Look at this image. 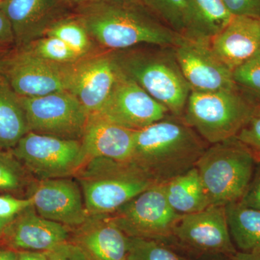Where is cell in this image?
I'll return each instance as SVG.
<instances>
[{
  "mask_svg": "<svg viewBox=\"0 0 260 260\" xmlns=\"http://www.w3.org/2000/svg\"><path fill=\"white\" fill-rule=\"evenodd\" d=\"M28 173L11 150L0 148V190L18 192L29 187Z\"/></svg>",
  "mask_w": 260,
  "mask_h": 260,
  "instance_id": "f1b7e54d",
  "label": "cell"
},
{
  "mask_svg": "<svg viewBox=\"0 0 260 260\" xmlns=\"http://www.w3.org/2000/svg\"><path fill=\"white\" fill-rule=\"evenodd\" d=\"M230 260H260V255L237 251L230 257Z\"/></svg>",
  "mask_w": 260,
  "mask_h": 260,
  "instance_id": "f35d334b",
  "label": "cell"
},
{
  "mask_svg": "<svg viewBox=\"0 0 260 260\" xmlns=\"http://www.w3.org/2000/svg\"><path fill=\"white\" fill-rule=\"evenodd\" d=\"M0 260H18V251L11 248H0Z\"/></svg>",
  "mask_w": 260,
  "mask_h": 260,
  "instance_id": "74e56055",
  "label": "cell"
},
{
  "mask_svg": "<svg viewBox=\"0 0 260 260\" xmlns=\"http://www.w3.org/2000/svg\"><path fill=\"white\" fill-rule=\"evenodd\" d=\"M255 155L239 140L210 145L195 164L210 205L227 206L245 194L255 170Z\"/></svg>",
  "mask_w": 260,
  "mask_h": 260,
  "instance_id": "5b68a950",
  "label": "cell"
},
{
  "mask_svg": "<svg viewBox=\"0 0 260 260\" xmlns=\"http://www.w3.org/2000/svg\"><path fill=\"white\" fill-rule=\"evenodd\" d=\"M236 138L247 147L256 158H260V107L239 131Z\"/></svg>",
  "mask_w": 260,
  "mask_h": 260,
  "instance_id": "4dcf8cb0",
  "label": "cell"
},
{
  "mask_svg": "<svg viewBox=\"0 0 260 260\" xmlns=\"http://www.w3.org/2000/svg\"><path fill=\"white\" fill-rule=\"evenodd\" d=\"M259 107L238 89L191 91L182 119L212 145L236 138Z\"/></svg>",
  "mask_w": 260,
  "mask_h": 260,
  "instance_id": "8992f818",
  "label": "cell"
},
{
  "mask_svg": "<svg viewBox=\"0 0 260 260\" xmlns=\"http://www.w3.org/2000/svg\"><path fill=\"white\" fill-rule=\"evenodd\" d=\"M47 260H89L83 251L70 241L47 251Z\"/></svg>",
  "mask_w": 260,
  "mask_h": 260,
  "instance_id": "d6a6232c",
  "label": "cell"
},
{
  "mask_svg": "<svg viewBox=\"0 0 260 260\" xmlns=\"http://www.w3.org/2000/svg\"><path fill=\"white\" fill-rule=\"evenodd\" d=\"M109 215L128 237L167 243L182 216L168 203L164 184L148 188Z\"/></svg>",
  "mask_w": 260,
  "mask_h": 260,
  "instance_id": "9c48e42d",
  "label": "cell"
},
{
  "mask_svg": "<svg viewBox=\"0 0 260 260\" xmlns=\"http://www.w3.org/2000/svg\"><path fill=\"white\" fill-rule=\"evenodd\" d=\"M28 132L20 96L0 77V148L12 150Z\"/></svg>",
  "mask_w": 260,
  "mask_h": 260,
  "instance_id": "603a6c76",
  "label": "cell"
},
{
  "mask_svg": "<svg viewBox=\"0 0 260 260\" xmlns=\"http://www.w3.org/2000/svg\"><path fill=\"white\" fill-rule=\"evenodd\" d=\"M75 64L46 60L28 49L20 47L0 58V77L18 96H42L69 91Z\"/></svg>",
  "mask_w": 260,
  "mask_h": 260,
  "instance_id": "52a82bcc",
  "label": "cell"
},
{
  "mask_svg": "<svg viewBox=\"0 0 260 260\" xmlns=\"http://www.w3.org/2000/svg\"><path fill=\"white\" fill-rule=\"evenodd\" d=\"M238 90L260 107V51L233 70Z\"/></svg>",
  "mask_w": 260,
  "mask_h": 260,
  "instance_id": "f546056e",
  "label": "cell"
},
{
  "mask_svg": "<svg viewBox=\"0 0 260 260\" xmlns=\"http://www.w3.org/2000/svg\"><path fill=\"white\" fill-rule=\"evenodd\" d=\"M74 14L92 40L109 51L143 45L174 47L181 37L141 3L115 4L90 0L75 8Z\"/></svg>",
  "mask_w": 260,
  "mask_h": 260,
  "instance_id": "6da1fadb",
  "label": "cell"
},
{
  "mask_svg": "<svg viewBox=\"0 0 260 260\" xmlns=\"http://www.w3.org/2000/svg\"><path fill=\"white\" fill-rule=\"evenodd\" d=\"M32 207V200L15 198L10 194L0 195V218L11 221L17 215Z\"/></svg>",
  "mask_w": 260,
  "mask_h": 260,
  "instance_id": "1f68e13d",
  "label": "cell"
},
{
  "mask_svg": "<svg viewBox=\"0 0 260 260\" xmlns=\"http://www.w3.org/2000/svg\"><path fill=\"white\" fill-rule=\"evenodd\" d=\"M164 185L168 203L180 215L197 213L210 206L209 198L195 167Z\"/></svg>",
  "mask_w": 260,
  "mask_h": 260,
  "instance_id": "7402d4cb",
  "label": "cell"
},
{
  "mask_svg": "<svg viewBox=\"0 0 260 260\" xmlns=\"http://www.w3.org/2000/svg\"><path fill=\"white\" fill-rule=\"evenodd\" d=\"M135 131L99 116H89L81 138L85 160L103 157L129 161L133 157Z\"/></svg>",
  "mask_w": 260,
  "mask_h": 260,
  "instance_id": "ffe728a7",
  "label": "cell"
},
{
  "mask_svg": "<svg viewBox=\"0 0 260 260\" xmlns=\"http://www.w3.org/2000/svg\"><path fill=\"white\" fill-rule=\"evenodd\" d=\"M169 114H171L167 108L121 72L107 104L102 112L94 116L138 131Z\"/></svg>",
  "mask_w": 260,
  "mask_h": 260,
  "instance_id": "4fadbf2b",
  "label": "cell"
},
{
  "mask_svg": "<svg viewBox=\"0 0 260 260\" xmlns=\"http://www.w3.org/2000/svg\"><path fill=\"white\" fill-rule=\"evenodd\" d=\"M15 44L13 28L8 17L0 5V48Z\"/></svg>",
  "mask_w": 260,
  "mask_h": 260,
  "instance_id": "d590c367",
  "label": "cell"
},
{
  "mask_svg": "<svg viewBox=\"0 0 260 260\" xmlns=\"http://www.w3.org/2000/svg\"><path fill=\"white\" fill-rule=\"evenodd\" d=\"M194 260H230V257L225 256H203L194 258Z\"/></svg>",
  "mask_w": 260,
  "mask_h": 260,
  "instance_id": "ab89813d",
  "label": "cell"
},
{
  "mask_svg": "<svg viewBox=\"0 0 260 260\" xmlns=\"http://www.w3.org/2000/svg\"><path fill=\"white\" fill-rule=\"evenodd\" d=\"M214 52L233 70L260 51V18L236 15L210 41Z\"/></svg>",
  "mask_w": 260,
  "mask_h": 260,
  "instance_id": "d6986e66",
  "label": "cell"
},
{
  "mask_svg": "<svg viewBox=\"0 0 260 260\" xmlns=\"http://www.w3.org/2000/svg\"><path fill=\"white\" fill-rule=\"evenodd\" d=\"M208 143L181 117L169 114L135 131L131 160L164 184L195 167Z\"/></svg>",
  "mask_w": 260,
  "mask_h": 260,
  "instance_id": "7a4b0ae2",
  "label": "cell"
},
{
  "mask_svg": "<svg viewBox=\"0 0 260 260\" xmlns=\"http://www.w3.org/2000/svg\"><path fill=\"white\" fill-rule=\"evenodd\" d=\"M176 56L191 91L237 90L232 70L219 59L210 42L181 36L174 46Z\"/></svg>",
  "mask_w": 260,
  "mask_h": 260,
  "instance_id": "7c38bea8",
  "label": "cell"
},
{
  "mask_svg": "<svg viewBox=\"0 0 260 260\" xmlns=\"http://www.w3.org/2000/svg\"><path fill=\"white\" fill-rule=\"evenodd\" d=\"M18 260H47L45 252L18 251Z\"/></svg>",
  "mask_w": 260,
  "mask_h": 260,
  "instance_id": "8d00e7d4",
  "label": "cell"
},
{
  "mask_svg": "<svg viewBox=\"0 0 260 260\" xmlns=\"http://www.w3.org/2000/svg\"><path fill=\"white\" fill-rule=\"evenodd\" d=\"M141 3L169 28L184 35L187 0H141Z\"/></svg>",
  "mask_w": 260,
  "mask_h": 260,
  "instance_id": "4316f807",
  "label": "cell"
},
{
  "mask_svg": "<svg viewBox=\"0 0 260 260\" xmlns=\"http://www.w3.org/2000/svg\"><path fill=\"white\" fill-rule=\"evenodd\" d=\"M36 55L58 64H75L82 57L64 42L56 37L44 36L23 47Z\"/></svg>",
  "mask_w": 260,
  "mask_h": 260,
  "instance_id": "83f0119b",
  "label": "cell"
},
{
  "mask_svg": "<svg viewBox=\"0 0 260 260\" xmlns=\"http://www.w3.org/2000/svg\"><path fill=\"white\" fill-rule=\"evenodd\" d=\"M89 215H109L148 188L158 184L134 162L96 157L75 174Z\"/></svg>",
  "mask_w": 260,
  "mask_h": 260,
  "instance_id": "277c9868",
  "label": "cell"
},
{
  "mask_svg": "<svg viewBox=\"0 0 260 260\" xmlns=\"http://www.w3.org/2000/svg\"><path fill=\"white\" fill-rule=\"evenodd\" d=\"M257 166L245 194L239 203L248 208L260 210V158H256Z\"/></svg>",
  "mask_w": 260,
  "mask_h": 260,
  "instance_id": "e575fe53",
  "label": "cell"
},
{
  "mask_svg": "<svg viewBox=\"0 0 260 260\" xmlns=\"http://www.w3.org/2000/svg\"><path fill=\"white\" fill-rule=\"evenodd\" d=\"M45 36L60 39L82 57L93 54V40L74 13L56 22Z\"/></svg>",
  "mask_w": 260,
  "mask_h": 260,
  "instance_id": "d4e9b609",
  "label": "cell"
},
{
  "mask_svg": "<svg viewBox=\"0 0 260 260\" xmlns=\"http://www.w3.org/2000/svg\"><path fill=\"white\" fill-rule=\"evenodd\" d=\"M66 1L68 2L70 5V6L75 10V8L85 4V3H88V2L90 1V0H66Z\"/></svg>",
  "mask_w": 260,
  "mask_h": 260,
  "instance_id": "b9f144b4",
  "label": "cell"
},
{
  "mask_svg": "<svg viewBox=\"0 0 260 260\" xmlns=\"http://www.w3.org/2000/svg\"><path fill=\"white\" fill-rule=\"evenodd\" d=\"M103 1L115 3V4H135V3H141V0H103Z\"/></svg>",
  "mask_w": 260,
  "mask_h": 260,
  "instance_id": "60d3db41",
  "label": "cell"
},
{
  "mask_svg": "<svg viewBox=\"0 0 260 260\" xmlns=\"http://www.w3.org/2000/svg\"><path fill=\"white\" fill-rule=\"evenodd\" d=\"M233 16L223 0H187L185 31L182 37L210 42Z\"/></svg>",
  "mask_w": 260,
  "mask_h": 260,
  "instance_id": "44dd1931",
  "label": "cell"
},
{
  "mask_svg": "<svg viewBox=\"0 0 260 260\" xmlns=\"http://www.w3.org/2000/svg\"><path fill=\"white\" fill-rule=\"evenodd\" d=\"M228 9L234 16L260 18V0H223Z\"/></svg>",
  "mask_w": 260,
  "mask_h": 260,
  "instance_id": "836d02e7",
  "label": "cell"
},
{
  "mask_svg": "<svg viewBox=\"0 0 260 260\" xmlns=\"http://www.w3.org/2000/svg\"><path fill=\"white\" fill-rule=\"evenodd\" d=\"M10 150L39 180L74 177L85 161L81 140L30 131Z\"/></svg>",
  "mask_w": 260,
  "mask_h": 260,
  "instance_id": "ba28073f",
  "label": "cell"
},
{
  "mask_svg": "<svg viewBox=\"0 0 260 260\" xmlns=\"http://www.w3.org/2000/svg\"><path fill=\"white\" fill-rule=\"evenodd\" d=\"M29 131L81 140L89 116L69 91L38 97H20Z\"/></svg>",
  "mask_w": 260,
  "mask_h": 260,
  "instance_id": "30bf717a",
  "label": "cell"
},
{
  "mask_svg": "<svg viewBox=\"0 0 260 260\" xmlns=\"http://www.w3.org/2000/svg\"><path fill=\"white\" fill-rule=\"evenodd\" d=\"M70 241L89 260H127L129 237L109 215H89L82 225L72 229Z\"/></svg>",
  "mask_w": 260,
  "mask_h": 260,
  "instance_id": "ac0fdd59",
  "label": "cell"
},
{
  "mask_svg": "<svg viewBox=\"0 0 260 260\" xmlns=\"http://www.w3.org/2000/svg\"><path fill=\"white\" fill-rule=\"evenodd\" d=\"M174 240L195 258L231 257L237 251L231 237L225 206L210 205L201 211L182 215L174 229Z\"/></svg>",
  "mask_w": 260,
  "mask_h": 260,
  "instance_id": "8fae6325",
  "label": "cell"
},
{
  "mask_svg": "<svg viewBox=\"0 0 260 260\" xmlns=\"http://www.w3.org/2000/svg\"><path fill=\"white\" fill-rule=\"evenodd\" d=\"M0 5L11 24L18 48L44 37L56 22L74 13L66 0H0Z\"/></svg>",
  "mask_w": 260,
  "mask_h": 260,
  "instance_id": "2e32d148",
  "label": "cell"
},
{
  "mask_svg": "<svg viewBox=\"0 0 260 260\" xmlns=\"http://www.w3.org/2000/svg\"><path fill=\"white\" fill-rule=\"evenodd\" d=\"M10 222L11 221L0 218V239L4 237L5 231H6L7 227L8 226Z\"/></svg>",
  "mask_w": 260,
  "mask_h": 260,
  "instance_id": "7bdbcfd3",
  "label": "cell"
},
{
  "mask_svg": "<svg viewBox=\"0 0 260 260\" xmlns=\"http://www.w3.org/2000/svg\"><path fill=\"white\" fill-rule=\"evenodd\" d=\"M127 260H194L181 254L167 242L129 237Z\"/></svg>",
  "mask_w": 260,
  "mask_h": 260,
  "instance_id": "484cf974",
  "label": "cell"
},
{
  "mask_svg": "<svg viewBox=\"0 0 260 260\" xmlns=\"http://www.w3.org/2000/svg\"><path fill=\"white\" fill-rule=\"evenodd\" d=\"M120 73L112 51L90 54L75 64L69 92L89 116L97 115L109 100Z\"/></svg>",
  "mask_w": 260,
  "mask_h": 260,
  "instance_id": "9a60e30c",
  "label": "cell"
},
{
  "mask_svg": "<svg viewBox=\"0 0 260 260\" xmlns=\"http://www.w3.org/2000/svg\"><path fill=\"white\" fill-rule=\"evenodd\" d=\"M28 191L32 206L43 218L73 229L89 217L81 188L69 177L32 181Z\"/></svg>",
  "mask_w": 260,
  "mask_h": 260,
  "instance_id": "5bb4252c",
  "label": "cell"
},
{
  "mask_svg": "<svg viewBox=\"0 0 260 260\" xmlns=\"http://www.w3.org/2000/svg\"><path fill=\"white\" fill-rule=\"evenodd\" d=\"M112 54L123 74L134 80L172 115L182 118L191 89L174 47L143 45Z\"/></svg>",
  "mask_w": 260,
  "mask_h": 260,
  "instance_id": "3957f363",
  "label": "cell"
},
{
  "mask_svg": "<svg viewBox=\"0 0 260 260\" xmlns=\"http://www.w3.org/2000/svg\"><path fill=\"white\" fill-rule=\"evenodd\" d=\"M229 231L239 251L260 255V210L242 203L225 206Z\"/></svg>",
  "mask_w": 260,
  "mask_h": 260,
  "instance_id": "cb8c5ba5",
  "label": "cell"
},
{
  "mask_svg": "<svg viewBox=\"0 0 260 260\" xmlns=\"http://www.w3.org/2000/svg\"><path fill=\"white\" fill-rule=\"evenodd\" d=\"M71 233L70 228L43 218L32 206L11 220L3 239L16 251L47 252L70 241Z\"/></svg>",
  "mask_w": 260,
  "mask_h": 260,
  "instance_id": "e0dca14e",
  "label": "cell"
}]
</instances>
